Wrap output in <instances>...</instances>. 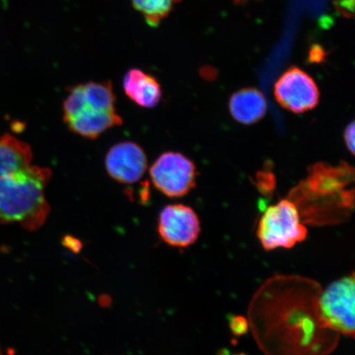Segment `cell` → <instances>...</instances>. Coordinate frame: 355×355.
I'll use <instances>...</instances> for the list:
<instances>
[{"label": "cell", "mask_w": 355, "mask_h": 355, "mask_svg": "<svg viewBox=\"0 0 355 355\" xmlns=\"http://www.w3.org/2000/svg\"><path fill=\"white\" fill-rule=\"evenodd\" d=\"M308 233L298 208L290 199L270 206L261 216L257 230V238L266 251L292 248L304 242Z\"/></svg>", "instance_id": "cell-3"}, {"label": "cell", "mask_w": 355, "mask_h": 355, "mask_svg": "<svg viewBox=\"0 0 355 355\" xmlns=\"http://www.w3.org/2000/svg\"><path fill=\"white\" fill-rule=\"evenodd\" d=\"M63 244L66 248L75 252V254H78V252L81 251L83 248V244L78 239L71 236H66L64 239Z\"/></svg>", "instance_id": "cell-18"}, {"label": "cell", "mask_w": 355, "mask_h": 355, "mask_svg": "<svg viewBox=\"0 0 355 355\" xmlns=\"http://www.w3.org/2000/svg\"><path fill=\"white\" fill-rule=\"evenodd\" d=\"M324 52L320 46H314L310 51V60L313 62H320L323 60Z\"/></svg>", "instance_id": "cell-19"}, {"label": "cell", "mask_w": 355, "mask_h": 355, "mask_svg": "<svg viewBox=\"0 0 355 355\" xmlns=\"http://www.w3.org/2000/svg\"><path fill=\"white\" fill-rule=\"evenodd\" d=\"M123 87L128 98L141 107L154 108L162 98L158 80L140 69L128 71L123 77Z\"/></svg>", "instance_id": "cell-9"}, {"label": "cell", "mask_w": 355, "mask_h": 355, "mask_svg": "<svg viewBox=\"0 0 355 355\" xmlns=\"http://www.w3.org/2000/svg\"><path fill=\"white\" fill-rule=\"evenodd\" d=\"M250 324L245 318L237 315V316H232L230 320V331L235 336H242L245 335L248 331Z\"/></svg>", "instance_id": "cell-14"}, {"label": "cell", "mask_w": 355, "mask_h": 355, "mask_svg": "<svg viewBox=\"0 0 355 355\" xmlns=\"http://www.w3.org/2000/svg\"><path fill=\"white\" fill-rule=\"evenodd\" d=\"M354 171L348 164L332 166L315 164L307 179L291 191L288 198L298 208L302 221L329 225L347 218L354 208V191L346 189L354 181Z\"/></svg>", "instance_id": "cell-2"}, {"label": "cell", "mask_w": 355, "mask_h": 355, "mask_svg": "<svg viewBox=\"0 0 355 355\" xmlns=\"http://www.w3.org/2000/svg\"><path fill=\"white\" fill-rule=\"evenodd\" d=\"M259 187L263 190V193L272 192L275 187V178L270 173H259Z\"/></svg>", "instance_id": "cell-16"}, {"label": "cell", "mask_w": 355, "mask_h": 355, "mask_svg": "<svg viewBox=\"0 0 355 355\" xmlns=\"http://www.w3.org/2000/svg\"><path fill=\"white\" fill-rule=\"evenodd\" d=\"M354 122L348 124L344 132L345 145L347 146L349 152L352 155L354 154Z\"/></svg>", "instance_id": "cell-17"}, {"label": "cell", "mask_w": 355, "mask_h": 355, "mask_svg": "<svg viewBox=\"0 0 355 355\" xmlns=\"http://www.w3.org/2000/svg\"><path fill=\"white\" fill-rule=\"evenodd\" d=\"M64 121L71 132L88 139H96L110 128L123 124V119L116 111L100 112L88 108Z\"/></svg>", "instance_id": "cell-10"}, {"label": "cell", "mask_w": 355, "mask_h": 355, "mask_svg": "<svg viewBox=\"0 0 355 355\" xmlns=\"http://www.w3.org/2000/svg\"><path fill=\"white\" fill-rule=\"evenodd\" d=\"M30 145L8 133L0 137V223L35 232L51 212L44 196L52 171L33 165Z\"/></svg>", "instance_id": "cell-1"}, {"label": "cell", "mask_w": 355, "mask_h": 355, "mask_svg": "<svg viewBox=\"0 0 355 355\" xmlns=\"http://www.w3.org/2000/svg\"><path fill=\"white\" fill-rule=\"evenodd\" d=\"M105 168L118 183L135 184L148 170V158L139 145L122 141L113 146L106 154Z\"/></svg>", "instance_id": "cell-8"}, {"label": "cell", "mask_w": 355, "mask_h": 355, "mask_svg": "<svg viewBox=\"0 0 355 355\" xmlns=\"http://www.w3.org/2000/svg\"><path fill=\"white\" fill-rule=\"evenodd\" d=\"M132 6L153 28L158 26L181 0H130Z\"/></svg>", "instance_id": "cell-13"}, {"label": "cell", "mask_w": 355, "mask_h": 355, "mask_svg": "<svg viewBox=\"0 0 355 355\" xmlns=\"http://www.w3.org/2000/svg\"><path fill=\"white\" fill-rule=\"evenodd\" d=\"M230 114L238 123L252 125L263 119L268 110L264 95L254 87L242 88L230 97Z\"/></svg>", "instance_id": "cell-11"}, {"label": "cell", "mask_w": 355, "mask_h": 355, "mask_svg": "<svg viewBox=\"0 0 355 355\" xmlns=\"http://www.w3.org/2000/svg\"><path fill=\"white\" fill-rule=\"evenodd\" d=\"M149 172L155 188L168 198L184 197L196 187L197 167L180 153L162 154Z\"/></svg>", "instance_id": "cell-5"}, {"label": "cell", "mask_w": 355, "mask_h": 355, "mask_svg": "<svg viewBox=\"0 0 355 355\" xmlns=\"http://www.w3.org/2000/svg\"><path fill=\"white\" fill-rule=\"evenodd\" d=\"M158 232L168 245L188 248L198 241L201 225L193 208L183 204H173L159 213Z\"/></svg>", "instance_id": "cell-7"}, {"label": "cell", "mask_w": 355, "mask_h": 355, "mask_svg": "<svg viewBox=\"0 0 355 355\" xmlns=\"http://www.w3.org/2000/svg\"><path fill=\"white\" fill-rule=\"evenodd\" d=\"M354 273L332 282L319 296L318 306L326 325L338 335L354 336Z\"/></svg>", "instance_id": "cell-4"}, {"label": "cell", "mask_w": 355, "mask_h": 355, "mask_svg": "<svg viewBox=\"0 0 355 355\" xmlns=\"http://www.w3.org/2000/svg\"><path fill=\"white\" fill-rule=\"evenodd\" d=\"M337 12L346 19H353L354 15V0H333Z\"/></svg>", "instance_id": "cell-15"}, {"label": "cell", "mask_w": 355, "mask_h": 355, "mask_svg": "<svg viewBox=\"0 0 355 355\" xmlns=\"http://www.w3.org/2000/svg\"><path fill=\"white\" fill-rule=\"evenodd\" d=\"M274 95L282 107L295 114L314 109L320 99L316 83L298 67H291L279 78Z\"/></svg>", "instance_id": "cell-6"}, {"label": "cell", "mask_w": 355, "mask_h": 355, "mask_svg": "<svg viewBox=\"0 0 355 355\" xmlns=\"http://www.w3.org/2000/svg\"><path fill=\"white\" fill-rule=\"evenodd\" d=\"M86 105L88 108L100 112H113L115 110V97L110 81L89 82L83 84Z\"/></svg>", "instance_id": "cell-12"}, {"label": "cell", "mask_w": 355, "mask_h": 355, "mask_svg": "<svg viewBox=\"0 0 355 355\" xmlns=\"http://www.w3.org/2000/svg\"><path fill=\"white\" fill-rule=\"evenodd\" d=\"M235 355H245V354H235Z\"/></svg>", "instance_id": "cell-20"}]
</instances>
